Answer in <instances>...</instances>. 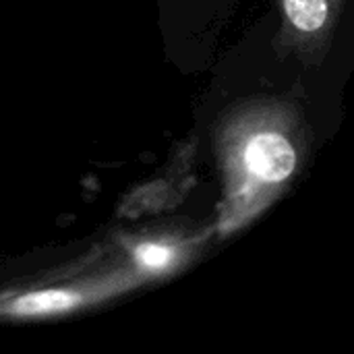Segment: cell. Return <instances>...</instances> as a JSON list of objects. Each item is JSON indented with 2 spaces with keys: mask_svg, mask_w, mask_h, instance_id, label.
I'll return each instance as SVG.
<instances>
[{
  "mask_svg": "<svg viewBox=\"0 0 354 354\" xmlns=\"http://www.w3.org/2000/svg\"><path fill=\"white\" fill-rule=\"evenodd\" d=\"M79 295L68 290H39L29 292L15 301L12 311L19 315H44V313H58L73 309L79 303Z\"/></svg>",
  "mask_w": 354,
  "mask_h": 354,
  "instance_id": "obj_2",
  "label": "cell"
},
{
  "mask_svg": "<svg viewBox=\"0 0 354 354\" xmlns=\"http://www.w3.org/2000/svg\"><path fill=\"white\" fill-rule=\"evenodd\" d=\"M172 255L174 253L168 247H162V245H156V243H147V245H141L137 249V259L149 270L168 268V263L172 261Z\"/></svg>",
  "mask_w": 354,
  "mask_h": 354,
  "instance_id": "obj_4",
  "label": "cell"
},
{
  "mask_svg": "<svg viewBox=\"0 0 354 354\" xmlns=\"http://www.w3.org/2000/svg\"><path fill=\"white\" fill-rule=\"evenodd\" d=\"M284 12L290 23L305 33L319 31L328 19V2L326 0H282Z\"/></svg>",
  "mask_w": 354,
  "mask_h": 354,
  "instance_id": "obj_3",
  "label": "cell"
},
{
  "mask_svg": "<svg viewBox=\"0 0 354 354\" xmlns=\"http://www.w3.org/2000/svg\"><path fill=\"white\" fill-rule=\"evenodd\" d=\"M245 168L247 172L268 185L286 180L297 166V151L292 143L278 133L255 135L245 147Z\"/></svg>",
  "mask_w": 354,
  "mask_h": 354,
  "instance_id": "obj_1",
  "label": "cell"
}]
</instances>
